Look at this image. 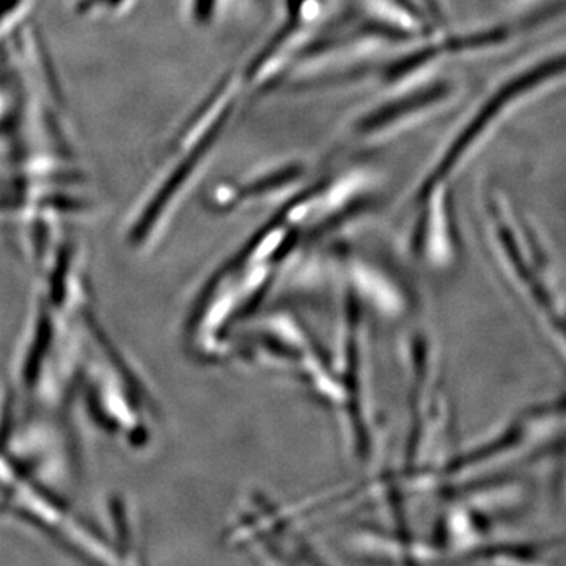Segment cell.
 I'll use <instances>...</instances> for the list:
<instances>
[{"instance_id":"6da1fadb","label":"cell","mask_w":566,"mask_h":566,"mask_svg":"<svg viewBox=\"0 0 566 566\" xmlns=\"http://www.w3.org/2000/svg\"><path fill=\"white\" fill-rule=\"evenodd\" d=\"M290 244L285 229L270 230L238 253L205 285L186 326L192 352L218 359L229 352L230 338L259 307L270 290Z\"/></svg>"}]
</instances>
